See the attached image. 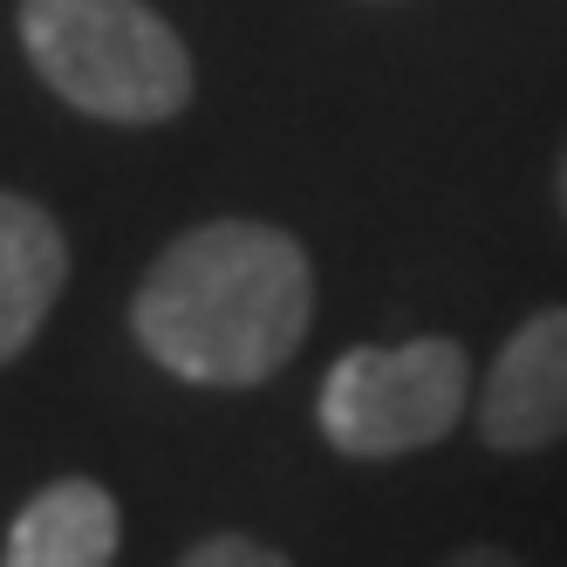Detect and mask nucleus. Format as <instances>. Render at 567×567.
Wrapping results in <instances>:
<instances>
[{
  "instance_id": "nucleus-1",
  "label": "nucleus",
  "mask_w": 567,
  "mask_h": 567,
  "mask_svg": "<svg viewBox=\"0 0 567 567\" xmlns=\"http://www.w3.org/2000/svg\"><path fill=\"white\" fill-rule=\"evenodd\" d=\"M315 315V267L267 219H206L151 260L131 329L157 370L206 390H254L295 362Z\"/></svg>"
},
{
  "instance_id": "nucleus-2",
  "label": "nucleus",
  "mask_w": 567,
  "mask_h": 567,
  "mask_svg": "<svg viewBox=\"0 0 567 567\" xmlns=\"http://www.w3.org/2000/svg\"><path fill=\"white\" fill-rule=\"evenodd\" d=\"M34 75L103 124H165L192 103V55L144 0H21Z\"/></svg>"
},
{
  "instance_id": "nucleus-3",
  "label": "nucleus",
  "mask_w": 567,
  "mask_h": 567,
  "mask_svg": "<svg viewBox=\"0 0 567 567\" xmlns=\"http://www.w3.org/2000/svg\"><path fill=\"white\" fill-rule=\"evenodd\" d=\"M472 396V362L458 342L417 336L396 349H349L321 377V437L342 458H403L458 424Z\"/></svg>"
},
{
  "instance_id": "nucleus-4",
  "label": "nucleus",
  "mask_w": 567,
  "mask_h": 567,
  "mask_svg": "<svg viewBox=\"0 0 567 567\" xmlns=\"http://www.w3.org/2000/svg\"><path fill=\"white\" fill-rule=\"evenodd\" d=\"M478 437L493 452H547L567 437V308H540L506 336L478 390Z\"/></svg>"
},
{
  "instance_id": "nucleus-5",
  "label": "nucleus",
  "mask_w": 567,
  "mask_h": 567,
  "mask_svg": "<svg viewBox=\"0 0 567 567\" xmlns=\"http://www.w3.org/2000/svg\"><path fill=\"white\" fill-rule=\"evenodd\" d=\"M69 280V239L49 206L21 192H0V362H14L42 336L49 308Z\"/></svg>"
},
{
  "instance_id": "nucleus-6",
  "label": "nucleus",
  "mask_w": 567,
  "mask_h": 567,
  "mask_svg": "<svg viewBox=\"0 0 567 567\" xmlns=\"http://www.w3.org/2000/svg\"><path fill=\"white\" fill-rule=\"evenodd\" d=\"M116 540H124V519H116V499L103 485L96 478H55L8 526L0 567H110Z\"/></svg>"
},
{
  "instance_id": "nucleus-7",
  "label": "nucleus",
  "mask_w": 567,
  "mask_h": 567,
  "mask_svg": "<svg viewBox=\"0 0 567 567\" xmlns=\"http://www.w3.org/2000/svg\"><path fill=\"white\" fill-rule=\"evenodd\" d=\"M178 567H295V560L274 554V547L254 540V534H213V540H198Z\"/></svg>"
},
{
  "instance_id": "nucleus-8",
  "label": "nucleus",
  "mask_w": 567,
  "mask_h": 567,
  "mask_svg": "<svg viewBox=\"0 0 567 567\" xmlns=\"http://www.w3.org/2000/svg\"><path fill=\"white\" fill-rule=\"evenodd\" d=\"M437 567H519V560L499 554V547H458V554H444Z\"/></svg>"
},
{
  "instance_id": "nucleus-9",
  "label": "nucleus",
  "mask_w": 567,
  "mask_h": 567,
  "mask_svg": "<svg viewBox=\"0 0 567 567\" xmlns=\"http://www.w3.org/2000/svg\"><path fill=\"white\" fill-rule=\"evenodd\" d=\"M554 185H560V213H567V151H560V178Z\"/></svg>"
}]
</instances>
